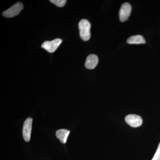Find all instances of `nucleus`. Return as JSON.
I'll list each match as a JSON object with an SVG mask.
<instances>
[{
	"label": "nucleus",
	"instance_id": "8",
	"mask_svg": "<svg viewBox=\"0 0 160 160\" xmlns=\"http://www.w3.org/2000/svg\"><path fill=\"white\" fill-rule=\"evenodd\" d=\"M70 133V131L66 129H60L56 132L57 138L62 144H66L67 138Z\"/></svg>",
	"mask_w": 160,
	"mask_h": 160
},
{
	"label": "nucleus",
	"instance_id": "7",
	"mask_svg": "<svg viewBox=\"0 0 160 160\" xmlns=\"http://www.w3.org/2000/svg\"><path fill=\"white\" fill-rule=\"evenodd\" d=\"M98 63V58L95 54H90L86 58L85 62V67L87 69H94Z\"/></svg>",
	"mask_w": 160,
	"mask_h": 160
},
{
	"label": "nucleus",
	"instance_id": "1",
	"mask_svg": "<svg viewBox=\"0 0 160 160\" xmlns=\"http://www.w3.org/2000/svg\"><path fill=\"white\" fill-rule=\"evenodd\" d=\"M80 36L84 41H88L90 38L91 25L89 21L85 19L81 20L78 24Z\"/></svg>",
	"mask_w": 160,
	"mask_h": 160
},
{
	"label": "nucleus",
	"instance_id": "5",
	"mask_svg": "<svg viewBox=\"0 0 160 160\" xmlns=\"http://www.w3.org/2000/svg\"><path fill=\"white\" fill-rule=\"evenodd\" d=\"M132 7L128 3H125L122 5L119 11V19L122 22H124L128 19L131 13Z\"/></svg>",
	"mask_w": 160,
	"mask_h": 160
},
{
	"label": "nucleus",
	"instance_id": "3",
	"mask_svg": "<svg viewBox=\"0 0 160 160\" xmlns=\"http://www.w3.org/2000/svg\"><path fill=\"white\" fill-rule=\"evenodd\" d=\"M62 42V40L57 38L52 41H46L42 44V47L49 52H53L56 50L60 44Z\"/></svg>",
	"mask_w": 160,
	"mask_h": 160
},
{
	"label": "nucleus",
	"instance_id": "4",
	"mask_svg": "<svg viewBox=\"0 0 160 160\" xmlns=\"http://www.w3.org/2000/svg\"><path fill=\"white\" fill-rule=\"evenodd\" d=\"M32 119L29 118L24 122L23 126L22 135L24 139L26 142H29L31 138Z\"/></svg>",
	"mask_w": 160,
	"mask_h": 160
},
{
	"label": "nucleus",
	"instance_id": "9",
	"mask_svg": "<svg viewBox=\"0 0 160 160\" xmlns=\"http://www.w3.org/2000/svg\"><path fill=\"white\" fill-rule=\"evenodd\" d=\"M127 43L129 44H141L146 43V41L142 35L133 36L127 40Z\"/></svg>",
	"mask_w": 160,
	"mask_h": 160
},
{
	"label": "nucleus",
	"instance_id": "10",
	"mask_svg": "<svg viewBox=\"0 0 160 160\" xmlns=\"http://www.w3.org/2000/svg\"><path fill=\"white\" fill-rule=\"evenodd\" d=\"M50 2L59 7H62L65 6L67 1L66 0H50Z\"/></svg>",
	"mask_w": 160,
	"mask_h": 160
},
{
	"label": "nucleus",
	"instance_id": "6",
	"mask_svg": "<svg viewBox=\"0 0 160 160\" xmlns=\"http://www.w3.org/2000/svg\"><path fill=\"white\" fill-rule=\"evenodd\" d=\"M125 121L128 125L134 128L141 126L142 123V120L141 117L135 114H129L126 116Z\"/></svg>",
	"mask_w": 160,
	"mask_h": 160
},
{
	"label": "nucleus",
	"instance_id": "2",
	"mask_svg": "<svg viewBox=\"0 0 160 160\" xmlns=\"http://www.w3.org/2000/svg\"><path fill=\"white\" fill-rule=\"evenodd\" d=\"M23 5L22 3L18 2L14 4L9 9L4 11L2 14L5 17L11 18L14 17L19 14L22 10Z\"/></svg>",
	"mask_w": 160,
	"mask_h": 160
},
{
	"label": "nucleus",
	"instance_id": "11",
	"mask_svg": "<svg viewBox=\"0 0 160 160\" xmlns=\"http://www.w3.org/2000/svg\"><path fill=\"white\" fill-rule=\"evenodd\" d=\"M152 160H160V143L158 146L156 152Z\"/></svg>",
	"mask_w": 160,
	"mask_h": 160
}]
</instances>
